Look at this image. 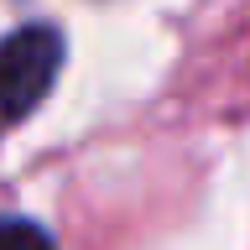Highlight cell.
Masks as SVG:
<instances>
[{
  "instance_id": "6da1fadb",
  "label": "cell",
  "mask_w": 250,
  "mask_h": 250,
  "mask_svg": "<svg viewBox=\"0 0 250 250\" xmlns=\"http://www.w3.org/2000/svg\"><path fill=\"white\" fill-rule=\"evenodd\" d=\"M62 31L47 21L16 26L0 37V125H21L62 73Z\"/></svg>"
},
{
  "instance_id": "7a4b0ae2",
  "label": "cell",
  "mask_w": 250,
  "mask_h": 250,
  "mask_svg": "<svg viewBox=\"0 0 250 250\" xmlns=\"http://www.w3.org/2000/svg\"><path fill=\"white\" fill-rule=\"evenodd\" d=\"M0 250H58L37 219H0Z\"/></svg>"
}]
</instances>
